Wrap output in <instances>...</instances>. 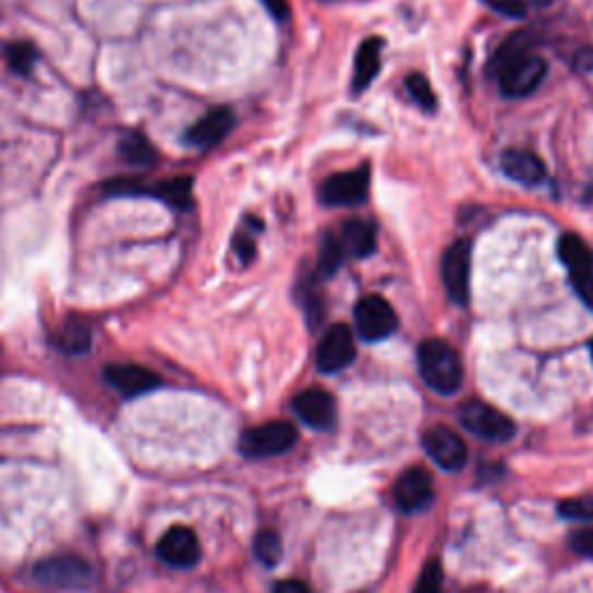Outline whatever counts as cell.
<instances>
[{
    "label": "cell",
    "instance_id": "9a60e30c",
    "mask_svg": "<svg viewBox=\"0 0 593 593\" xmlns=\"http://www.w3.org/2000/svg\"><path fill=\"white\" fill-rule=\"evenodd\" d=\"M292 408L313 429H329L337 422V401L325 389H306L296 395Z\"/></svg>",
    "mask_w": 593,
    "mask_h": 593
},
{
    "label": "cell",
    "instance_id": "7a4b0ae2",
    "mask_svg": "<svg viewBox=\"0 0 593 593\" xmlns=\"http://www.w3.org/2000/svg\"><path fill=\"white\" fill-rule=\"evenodd\" d=\"M420 374L438 395H455L463 380V366L457 350L440 339H426L417 350Z\"/></svg>",
    "mask_w": 593,
    "mask_h": 593
},
{
    "label": "cell",
    "instance_id": "603a6c76",
    "mask_svg": "<svg viewBox=\"0 0 593 593\" xmlns=\"http://www.w3.org/2000/svg\"><path fill=\"white\" fill-rule=\"evenodd\" d=\"M253 552L259 561H263L265 566H276L278 561H281L283 556V543L281 537H278L276 531H259L257 537H255V545H253Z\"/></svg>",
    "mask_w": 593,
    "mask_h": 593
},
{
    "label": "cell",
    "instance_id": "1f68e13d",
    "mask_svg": "<svg viewBox=\"0 0 593 593\" xmlns=\"http://www.w3.org/2000/svg\"><path fill=\"white\" fill-rule=\"evenodd\" d=\"M274 593H311V589L300 580H286L274 586Z\"/></svg>",
    "mask_w": 593,
    "mask_h": 593
},
{
    "label": "cell",
    "instance_id": "4316f807",
    "mask_svg": "<svg viewBox=\"0 0 593 593\" xmlns=\"http://www.w3.org/2000/svg\"><path fill=\"white\" fill-rule=\"evenodd\" d=\"M559 515L566 519H574V522H586V519H593V496H578V498L561 500Z\"/></svg>",
    "mask_w": 593,
    "mask_h": 593
},
{
    "label": "cell",
    "instance_id": "7c38bea8",
    "mask_svg": "<svg viewBox=\"0 0 593 593\" xmlns=\"http://www.w3.org/2000/svg\"><path fill=\"white\" fill-rule=\"evenodd\" d=\"M352 360H355V337H352L350 327L331 325L318 346V355H315L318 368L323 374H337Z\"/></svg>",
    "mask_w": 593,
    "mask_h": 593
},
{
    "label": "cell",
    "instance_id": "ffe728a7",
    "mask_svg": "<svg viewBox=\"0 0 593 593\" xmlns=\"http://www.w3.org/2000/svg\"><path fill=\"white\" fill-rule=\"evenodd\" d=\"M137 195H152V197L167 202L170 207L185 209V207H191V202H193V179L191 177H174L170 181L156 185V189H137Z\"/></svg>",
    "mask_w": 593,
    "mask_h": 593
},
{
    "label": "cell",
    "instance_id": "8fae6325",
    "mask_svg": "<svg viewBox=\"0 0 593 593\" xmlns=\"http://www.w3.org/2000/svg\"><path fill=\"white\" fill-rule=\"evenodd\" d=\"M422 443L426 455L445 471H459L469 459L467 443L461 440L459 434L448 429V426H432V429L424 434Z\"/></svg>",
    "mask_w": 593,
    "mask_h": 593
},
{
    "label": "cell",
    "instance_id": "d6a6232c",
    "mask_svg": "<svg viewBox=\"0 0 593 593\" xmlns=\"http://www.w3.org/2000/svg\"><path fill=\"white\" fill-rule=\"evenodd\" d=\"M237 253H239V257H241V263H251L253 253H255V244H253L251 239L241 237V239H237Z\"/></svg>",
    "mask_w": 593,
    "mask_h": 593
},
{
    "label": "cell",
    "instance_id": "4dcf8cb0",
    "mask_svg": "<svg viewBox=\"0 0 593 593\" xmlns=\"http://www.w3.org/2000/svg\"><path fill=\"white\" fill-rule=\"evenodd\" d=\"M263 5L267 8V12L278 19V22H283V19L290 16V3L288 0H263Z\"/></svg>",
    "mask_w": 593,
    "mask_h": 593
},
{
    "label": "cell",
    "instance_id": "ac0fdd59",
    "mask_svg": "<svg viewBox=\"0 0 593 593\" xmlns=\"http://www.w3.org/2000/svg\"><path fill=\"white\" fill-rule=\"evenodd\" d=\"M337 239L343 255L350 257H366L376 251V232L364 220H348Z\"/></svg>",
    "mask_w": 593,
    "mask_h": 593
},
{
    "label": "cell",
    "instance_id": "44dd1931",
    "mask_svg": "<svg viewBox=\"0 0 593 593\" xmlns=\"http://www.w3.org/2000/svg\"><path fill=\"white\" fill-rule=\"evenodd\" d=\"M90 341L93 334L84 320H68L61 327L59 337H56V346H59L65 355H82V352L90 348Z\"/></svg>",
    "mask_w": 593,
    "mask_h": 593
},
{
    "label": "cell",
    "instance_id": "e575fe53",
    "mask_svg": "<svg viewBox=\"0 0 593 593\" xmlns=\"http://www.w3.org/2000/svg\"><path fill=\"white\" fill-rule=\"evenodd\" d=\"M591 360H593V341H591Z\"/></svg>",
    "mask_w": 593,
    "mask_h": 593
},
{
    "label": "cell",
    "instance_id": "cb8c5ba5",
    "mask_svg": "<svg viewBox=\"0 0 593 593\" xmlns=\"http://www.w3.org/2000/svg\"><path fill=\"white\" fill-rule=\"evenodd\" d=\"M406 90H408V96H411V100L417 107H422L424 111L436 109V96L432 90V84L426 82V77H422V74H411V77L406 80Z\"/></svg>",
    "mask_w": 593,
    "mask_h": 593
},
{
    "label": "cell",
    "instance_id": "4fadbf2b",
    "mask_svg": "<svg viewBox=\"0 0 593 593\" xmlns=\"http://www.w3.org/2000/svg\"><path fill=\"white\" fill-rule=\"evenodd\" d=\"M395 498H397V506L403 512L424 510L434 498L432 473L422 467H413V469L403 471L395 485Z\"/></svg>",
    "mask_w": 593,
    "mask_h": 593
},
{
    "label": "cell",
    "instance_id": "8992f818",
    "mask_svg": "<svg viewBox=\"0 0 593 593\" xmlns=\"http://www.w3.org/2000/svg\"><path fill=\"white\" fill-rule=\"evenodd\" d=\"M355 325L358 334L364 341L376 343L392 337L399 327V318L387 300H383L378 294H368L355 306Z\"/></svg>",
    "mask_w": 593,
    "mask_h": 593
},
{
    "label": "cell",
    "instance_id": "e0dca14e",
    "mask_svg": "<svg viewBox=\"0 0 593 593\" xmlns=\"http://www.w3.org/2000/svg\"><path fill=\"white\" fill-rule=\"evenodd\" d=\"M500 167H504L506 177L522 185H535L545 179V165L531 152H522V148H510L500 156Z\"/></svg>",
    "mask_w": 593,
    "mask_h": 593
},
{
    "label": "cell",
    "instance_id": "83f0119b",
    "mask_svg": "<svg viewBox=\"0 0 593 593\" xmlns=\"http://www.w3.org/2000/svg\"><path fill=\"white\" fill-rule=\"evenodd\" d=\"M440 580H443L440 566L436 561L426 564L413 593H440Z\"/></svg>",
    "mask_w": 593,
    "mask_h": 593
},
{
    "label": "cell",
    "instance_id": "7402d4cb",
    "mask_svg": "<svg viewBox=\"0 0 593 593\" xmlns=\"http://www.w3.org/2000/svg\"><path fill=\"white\" fill-rule=\"evenodd\" d=\"M119 154L125 162L146 167L156 162V148L140 133H125L119 142Z\"/></svg>",
    "mask_w": 593,
    "mask_h": 593
},
{
    "label": "cell",
    "instance_id": "f1b7e54d",
    "mask_svg": "<svg viewBox=\"0 0 593 593\" xmlns=\"http://www.w3.org/2000/svg\"><path fill=\"white\" fill-rule=\"evenodd\" d=\"M485 3H487L492 10H496L498 14L512 16V19L524 16V12H527V3H524V0H485Z\"/></svg>",
    "mask_w": 593,
    "mask_h": 593
},
{
    "label": "cell",
    "instance_id": "9c48e42d",
    "mask_svg": "<svg viewBox=\"0 0 593 593\" xmlns=\"http://www.w3.org/2000/svg\"><path fill=\"white\" fill-rule=\"evenodd\" d=\"M368 183V167L334 174L323 183L320 197L329 207H355V204H362L366 199Z\"/></svg>",
    "mask_w": 593,
    "mask_h": 593
},
{
    "label": "cell",
    "instance_id": "2e32d148",
    "mask_svg": "<svg viewBox=\"0 0 593 593\" xmlns=\"http://www.w3.org/2000/svg\"><path fill=\"white\" fill-rule=\"evenodd\" d=\"M234 128V114L230 109H214L209 114H204L195 125L189 128L185 133V142L197 148H211L218 146L222 140L230 135Z\"/></svg>",
    "mask_w": 593,
    "mask_h": 593
},
{
    "label": "cell",
    "instance_id": "d590c367",
    "mask_svg": "<svg viewBox=\"0 0 593 593\" xmlns=\"http://www.w3.org/2000/svg\"><path fill=\"white\" fill-rule=\"evenodd\" d=\"M537 3H547V0H537Z\"/></svg>",
    "mask_w": 593,
    "mask_h": 593
},
{
    "label": "cell",
    "instance_id": "d4e9b609",
    "mask_svg": "<svg viewBox=\"0 0 593 593\" xmlns=\"http://www.w3.org/2000/svg\"><path fill=\"white\" fill-rule=\"evenodd\" d=\"M343 251L339 246V239L337 237H327L323 241L320 246V255H318V269L323 276H331L334 271H337L343 263Z\"/></svg>",
    "mask_w": 593,
    "mask_h": 593
},
{
    "label": "cell",
    "instance_id": "6da1fadb",
    "mask_svg": "<svg viewBox=\"0 0 593 593\" xmlns=\"http://www.w3.org/2000/svg\"><path fill=\"white\" fill-rule=\"evenodd\" d=\"M492 72L506 98H527L545 80L547 63L527 45L506 43L494 56Z\"/></svg>",
    "mask_w": 593,
    "mask_h": 593
},
{
    "label": "cell",
    "instance_id": "836d02e7",
    "mask_svg": "<svg viewBox=\"0 0 593 593\" xmlns=\"http://www.w3.org/2000/svg\"><path fill=\"white\" fill-rule=\"evenodd\" d=\"M578 63H580V68H584V70H591V72H593V51H584V53H580Z\"/></svg>",
    "mask_w": 593,
    "mask_h": 593
},
{
    "label": "cell",
    "instance_id": "5b68a950",
    "mask_svg": "<svg viewBox=\"0 0 593 593\" xmlns=\"http://www.w3.org/2000/svg\"><path fill=\"white\" fill-rule=\"evenodd\" d=\"M559 257L568 269L570 286L580 300L593 311V253L578 234H564L559 241Z\"/></svg>",
    "mask_w": 593,
    "mask_h": 593
},
{
    "label": "cell",
    "instance_id": "52a82bcc",
    "mask_svg": "<svg viewBox=\"0 0 593 593\" xmlns=\"http://www.w3.org/2000/svg\"><path fill=\"white\" fill-rule=\"evenodd\" d=\"M459 420L471 434L485 440H508L515 434L512 420L485 401L463 403Z\"/></svg>",
    "mask_w": 593,
    "mask_h": 593
},
{
    "label": "cell",
    "instance_id": "5bb4252c",
    "mask_svg": "<svg viewBox=\"0 0 593 593\" xmlns=\"http://www.w3.org/2000/svg\"><path fill=\"white\" fill-rule=\"evenodd\" d=\"M105 380L128 399L154 392L160 385V376L142 364H111L105 368Z\"/></svg>",
    "mask_w": 593,
    "mask_h": 593
},
{
    "label": "cell",
    "instance_id": "3957f363",
    "mask_svg": "<svg viewBox=\"0 0 593 593\" xmlns=\"http://www.w3.org/2000/svg\"><path fill=\"white\" fill-rule=\"evenodd\" d=\"M33 580L49 591H84L96 582V570L77 554H61L37 564Z\"/></svg>",
    "mask_w": 593,
    "mask_h": 593
},
{
    "label": "cell",
    "instance_id": "484cf974",
    "mask_svg": "<svg viewBox=\"0 0 593 593\" xmlns=\"http://www.w3.org/2000/svg\"><path fill=\"white\" fill-rule=\"evenodd\" d=\"M5 59L10 63V68L19 74H31L33 65H35V59H37V53L31 45H24V43H14L8 47L5 51Z\"/></svg>",
    "mask_w": 593,
    "mask_h": 593
},
{
    "label": "cell",
    "instance_id": "f546056e",
    "mask_svg": "<svg viewBox=\"0 0 593 593\" xmlns=\"http://www.w3.org/2000/svg\"><path fill=\"white\" fill-rule=\"evenodd\" d=\"M572 549L578 554H582V556H589V559H593V529L574 533L572 535Z\"/></svg>",
    "mask_w": 593,
    "mask_h": 593
},
{
    "label": "cell",
    "instance_id": "ba28073f",
    "mask_svg": "<svg viewBox=\"0 0 593 593\" xmlns=\"http://www.w3.org/2000/svg\"><path fill=\"white\" fill-rule=\"evenodd\" d=\"M443 281L448 288L450 300L459 306L469 302V286H471V244L469 241H455L445 251L443 257Z\"/></svg>",
    "mask_w": 593,
    "mask_h": 593
},
{
    "label": "cell",
    "instance_id": "d6986e66",
    "mask_svg": "<svg viewBox=\"0 0 593 593\" xmlns=\"http://www.w3.org/2000/svg\"><path fill=\"white\" fill-rule=\"evenodd\" d=\"M380 51L383 43L378 37H371V40L360 45L355 56V70H352V88L364 90L376 80V74L380 72Z\"/></svg>",
    "mask_w": 593,
    "mask_h": 593
},
{
    "label": "cell",
    "instance_id": "30bf717a",
    "mask_svg": "<svg viewBox=\"0 0 593 593\" xmlns=\"http://www.w3.org/2000/svg\"><path fill=\"white\" fill-rule=\"evenodd\" d=\"M156 552L162 564L179 570L197 566L199 554H202L197 535L189 527H172L170 531H165L158 541Z\"/></svg>",
    "mask_w": 593,
    "mask_h": 593
},
{
    "label": "cell",
    "instance_id": "277c9868",
    "mask_svg": "<svg viewBox=\"0 0 593 593\" xmlns=\"http://www.w3.org/2000/svg\"><path fill=\"white\" fill-rule=\"evenodd\" d=\"M296 443V429L290 422H267L246 429L239 440V450L249 459H267L288 452Z\"/></svg>",
    "mask_w": 593,
    "mask_h": 593
}]
</instances>
